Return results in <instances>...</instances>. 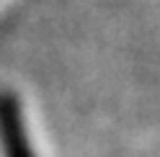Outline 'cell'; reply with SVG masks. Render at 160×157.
Wrapping results in <instances>:
<instances>
[{
    "mask_svg": "<svg viewBox=\"0 0 160 157\" xmlns=\"http://www.w3.org/2000/svg\"><path fill=\"white\" fill-rule=\"evenodd\" d=\"M0 129H3V144H5V155L8 157H31L23 136V126L21 119L16 113V106L8 101H0Z\"/></svg>",
    "mask_w": 160,
    "mask_h": 157,
    "instance_id": "1",
    "label": "cell"
}]
</instances>
